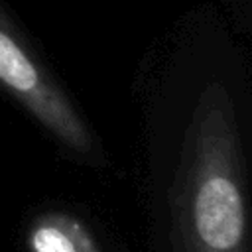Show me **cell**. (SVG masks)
Returning a JSON list of instances; mask_svg holds the SVG:
<instances>
[{"mask_svg": "<svg viewBox=\"0 0 252 252\" xmlns=\"http://www.w3.org/2000/svg\"><path fill=\"white\" fill-rule=\"evenodd\" d=\"M0 87L41 126L77 154L93 152V136L71 100L30 53L0 12Z\"/></svg>", "mask_w": 252, "mask_h": 252, "instance_id": "cell-2", "label": "cell"}, {"mask_svg": "<svg viewBox=\"0 0 252 252\" xmlns=\"http://www.w3.org/2000/svg\"><path fill=\"white\" fill-rule=\"evenodd\" d=\"M173 252H250L240 140L228 94L209 85L195 106L171 191Z\"/></svg>", "mask_w": 252, "mask_h": 252, "instance_id": "cell-1", "label": "cell"}, {"mask_svg": "<svg viewBox=\"0 0 252 252\" xmlns=\"http://www.w3.org/2000/svg\"><path fill=\"white\" fill-rule=\"evenodd\" d=\"M30 252H100L89 226L61 211L39 215L28 230Z\"/></svg>", "mask_w": 252, "mask_h": 252, "instance_id": "cell-3", "label": "cell"}]
</instances>
